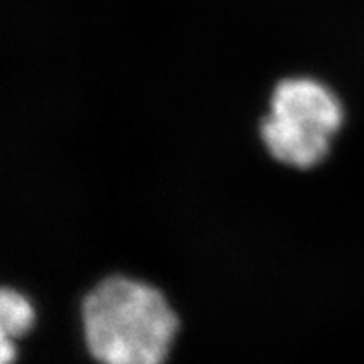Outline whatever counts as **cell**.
Instances as JSON below:
<instances>
[{"label": "cell", "mask_w": 364, "mask_h": 364, "mask_svg": "<svg viewBox=\"0 0 364 364\" xmlns=\"http://www.w3.org/2000/svg\"><path fill=\"white\" fill-rule=\"evenodd\" d=\"M83 333L100 364H165L180 320L161 291L111 276L83 301Z\"/></svg>", "instance_id": "obj_1"}, {"label": "cell", "mask_w": 364, "mask_h": 364, "mask_svg": "<svg viewBox=\"0 0 364 364\" xmlns=\"http://www.w3.org/2000/svg\"><path fill=\"white\" fill-rule=\"evenodd\" d=\"M344 109L328 85L313 78H287L274 89L261 137L274 159L292 168H313L328 157Z\"/></svg>", "instance_id": "obj_2"}, {"label": "cell", "mask_w": 364, "mask_h": 364, "mask_svg": "<svg viewBox=\"0 0 364 364\" xmlns=\"http://www.w3.org/2000/svg\"><path fill=\"white\" fill-rule=\"evenodd\" d=\"M36 322L33 305L14 289H0V364H14L15 341L24 337Z\"/></svg>", "instance_id": "obj_3"}]
</instances>
